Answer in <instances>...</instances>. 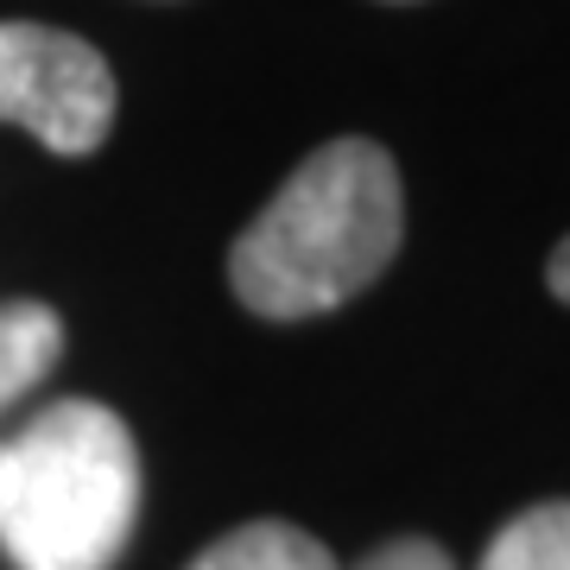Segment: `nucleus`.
I'll use <instances>...</instances> for the list:
<instances>
[{
	"label": "nucleus",
	"mask_w": 570,
	"mask_h": 570,
	"mask_svg": "<svg viewBox=\"0 0 570 570\" xmlns=\"http://www.w3.org/2000/svg\"><path fill=\"white\" fill-rule=\"evenodd\" d=\"M400 235H406V204L387 146L330 140L242 228L228 254V279L254 317L298 324L367 292L400 254Z\"/></svg>",
	"instance_id": "nucleus-1"
},
{
	"label": "nucleus",
	"mask_w": 570,
	"mask_h": 570,
	"mask_svg": "<svg viewBox=\"0 0 570 570\" xmlns=\"http://www.w3.org/2000/svg\"><path fill=\"white\" fill-rule=\"evenodd\" d=\"M546 279H551V292H558V298L570 305V235L558 242V254H551V273H546Z\"/></svg>",
	"instance_id": "nucleus-8"
},
{
	"label": "nucleus",
	"mask_w": 570,
	"mask_h": 570,
	"mask_svg": "<svg viewBox=\"0 0 570 570\" xmlns=\"http://www.w3.org/2000/svg\"><path fill=\"white\" fill-rule=\"evenodd\" d=\"M140 513V450L121 412L58 400L0 438V551L13 570H115Z\"/></svg>",
	"instance_id": "nucleus-2"
},
{
	"label": "nucleus",
	"mask_w": 570,
	"mask_h": 570,
	"mask_svg": "<svg viewBox=\"0 0 570 570\" xmlns=\"http://www.w3.org/2000/svg\"><path fill=\"white\" fill-rule=\"evenodd\" d=\"M482 570H570V501H546L508 520Z\"/></svg>",
	"instance_id": "nucleus-6"
},
{
	"label": "nucleus",
	"mask_w": 570,
	"mask_h": 570,
	"mask_svg": "<svg viewBox=\"0 0 570 570\" xmlns=\"http://www.w3.org/2000/svg\"><path fill=\"white\" fill-rule=\"evenodd\" d=\"M63 355V317L39 298H13L0 305V412H13L26 393L39 387L45 374Z\"/></svg>",
	"instance_id": "nucleus-4"
},
{
	"label": "nucleus",
	"mask_w": 570,
	"mask_h": 570,
	"mask_svg": "<svg viewBox=\"0 0 570 570\" xmlns=\"http://www.w3.org/2000/svg\"><path fill=\"white\" fill-rule=\"evenodd\" d=\"M115 70L89 39L32 20H0V121L82 159L115 127Z\"/></svg>",
	"instance_id": "nucleus-3"
},
{
	"label": "nucleus",
	"mask_w": 570,
	"mask_h": 570,
	"mask_svg": "<svg viewBox=\"0 0 570 570\" xmlns=\"http://www.w3.org/2000/svg\"><path fill=\"white\" fill-rule=\"evenodd\" d=\"M362 570H456V564H450V551L431 546V539H393V546H381Z\"/></svg>",
	"instance_id": "nucleus-7"
},
{
	"label": "nucleus",
	"mask_w": 570,
	"mask_h": 570,
	"mask_svg": "<svg viewBox=\"0 0 570 570\" xmlns=\"http://www.w3.org/2000/svg\"><path fill=\"white\" fill-rule=\"evenodd\" d=\"M184 570H336L311 532L285 527V520H254V527L223 532L209 551H197Z\"/></svg>",
	"instance_id": "nucleus-5"
}]
</instances>
